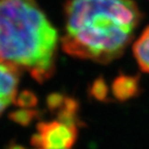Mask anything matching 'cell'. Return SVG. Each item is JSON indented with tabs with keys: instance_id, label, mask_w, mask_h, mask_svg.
I'll use <instances>...</instances> for the list:
<instances>
[{
	"instance_id": "9",
	"label": "cell",
	"mask_w": 149,
	"mask_h": 149,
	"mask_svg": "<svg viewBox=\"0 0 149 149\" xmlns=\"http://www.w3.org/2000/svg\"><path fill=\"white\" fill-rule=\"evenodd\" d=\"M91 95L98 100H106L109 98V89L106 82L100 78L92 84L91 87Z\"/></svg>"
},
{
	"instance_id": "2",
	"label": "cell",
	"mask_w": 149,
	"mask_h": 149,
	"mask_svg": "<svg viewBox=\"0 0 149 149\" xmlns=\"http://www.w3.org/2000/svg\"><path fill=\"white\" fill-rule=\"evenodd\" d=\"M58 40L36 0H0V61L42 83L55 70Z\"/></svg>"
},
{
	"instance_id": "6",
	"label": "cell",
	"mask_w": 149,
	"mask_h": 149,
	"mask_svg": "<svg viewBox=\"0 0 149 149\" xmlns=\"http://www.w3.org/2000/svg\"><path fill=\"white\" fill-rule=\"evenodd\" d=\"M133 53L140 70L149 74V25L134 42Z\"/></svg>"
},
{
	"instance_id": "8",
	"label": "cell",
	"mask_w": 149,
	"mask_h": 149,
	"mask_svg": "<svg viewBox=\"0 0 149 149\" xmlns=\"http://www.w3.org/2000/svg\"><path fill=\"white\" fill-rule=\"evenodd\" d=\"M15 102L18 105L19 108H22V109H32L36 105L37 98L34 95V93H32L31 91H23L16 97Z\"/></svg>"
},
{
	"instance_id": "3",
	"label": "cell",
	"mask_w": 149,
	"mask_h": 149,
	"mask_svg": "<svg viewBox=\"0 0 149 149\" xmlns=\"http://www.w3.org/2000/svg\"><path fill=\"white\" fill-rule=\"evenodd\" d=\"M77 137V125L57 119L37 124L31 143L36 149H72Z\"/></svg>"
},
{
	"instance_id": "4",
	"label": "cell",
	"mask_w": 149,
	"mask_h": 149,
	"mask_svg": "<svg viewBox=\"0 0 149 149\" xmlns=\"http://www.w3.org/2000/svg\"><path fill=\"white\" fill-rule=\"evenodd\" d=\"M20 72L16 68L0 61V115L16 100Z\"/></svg>"
},
{
	"instance_id": "1",
	"label": "cell",
	"mask_w": 149,
	"mask_h": 149,
	"mask_svg": "<svg viewBox=\"0 0 149 149\" xmlns=\"http://www.w3.org/2000/svg\"><path fill=\"white\" fill-rule=\"evenodd\" d=\"M64 16L63 51L102 64L124 53L142 20L135 0H68Z\"/></svg>"
},
{
	"instance_id": "5",
	"label": "cell",
	"mask_w": 149,
	"mask_h": 149,
	"mask_svg": "<svg viewBox=\"0 0 149 149\" xmlns=\"http://www.w3.org/2000/svg\"><path fill=\"white\" fill-rule=\"evenodd\" d=\"M141 92L140 76L119 74L112 83V93L118 102L133 100Z\"/></svg>"
},
{
	"instance_id": "10",
	"label": "cell",
	"mask_w": 149,
	"mask_h": 149,
	"mask_svg": "<svg viewBox=\"0 0 149 149\" xmlns=\"http://www.w3.org/2000/svg\"><path fill=\"white\" fill-rule=\"evenodd\" d=\"M7 149H25V148L20 146V145H18V144H10Z\"/></svg>"
},
{
	"instance_id": "7",
	"label": "cell",
	"mask_w": 149,
	"mask_h": 149,
	"mask_svg": "<svg viewBox=\"0 0 149 149\" xmlns=\"http://www.w3.org/2000/svg\"><path fill=\"white\" fill-rule=\"evenodd\" d=\"M37 115V112L34 109H22L20 108L19 110H16L9 115L10 119L21 124V125H27L35 118Z\"/></svg>"
}]
</instances>
